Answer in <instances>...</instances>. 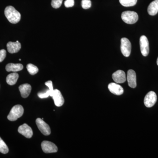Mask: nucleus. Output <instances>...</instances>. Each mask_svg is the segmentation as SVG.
<instances>
[{
  "instance_id": "nucleus-3",
  "label": "nucleus",
  "mask_w": 158,
  "mask_h": 158,
  "mask_svg": "<svg viewBox=\"0 0 158 158\" xmlns=\"http://www.w3.org/2000/svg\"><path fill=\"white\" fill-rule=\"evenodd\" d=\"M23 113L24 109L22 106L20 105H15L11 109L7 118L10 121H15L21 117Z\"/></svg>"
},
{
  "instance_id": "nucleus-7",
  "label": "nucleus",
  "mask_w": 158,
  "mask_h": 158,
  "mask_svg": "<svg viewBox=\"0 0 158 158\" xmlns=\"http://www.w3.org/2000/svg\"><path fill=\"white\" fill-rule=\"evenodd\" d=\"M140 45L141 54L144 56H147L149 52V42L147 37L144 35L140 37Z\"/></svg>"
},
{
  "instance_id": "nucleus-12",
  "label": "nucleus",
  "mask_w": 158,
  "mask_h": 158,
  "mask_svg": "<svg viewBox=\"0 0 158 158\" xmlns=\"http://www.w3.org/2000/svg\"><path fill=\"white\" fill-rule=\"evenodd\" d=\"M127 81L129 86L131 88H135L137 86V79L135 72L132 69L128 71Z\"/></svg>"
},
{
  "instance_id": "nucleus-26",
  "label": "nucleus",
  "mask_w": 158,
  "mask_h": 158,
  "mask_svg": "<svg viewBox=\"0 0 158 158\" xmlns=\"http://www.w3.org/2000/svg\"><path fill=\"white\" fill-rule=\"evenodd\" d=\"M45 85L48 87L49 89L51 92H52V95H51V97H52L54 90L53 87L52 82L51 81H48L45 82Z\"/></svg>"
},
{
  "instance_id": "nucleus-17",
  "label": "nucleus",
  "mask_w": 158,
  "mask_h": 158,
  "mask_svg": "<svg viewBox=\"0 0 158 158\" xmlns=\"http://www.w3.org/2000/svg\"><path fill=\"white\" fill-rule=\"evenodd\" d=\"M6 69L7 72H16L22 70L23 69V66L22 64L20 63H17V64L9 63L6 65Z\"/></svg>"
},
{
  "instance_id": "nucleus-25",
  "label": "nucleus",
  "mask_w": 158,
  "mask_h": 158,
  "mask_svg": "<svg viewBox=\"0 0 158 158\" xmlns=\"http://www.w3.org/2000/svg\"><path fill=\"white\" fill-rule=\"evenodd\" d=\"M64 5L66 8L73 7L74 5V0H66L64 2Z\"/></svg>"
},
{
  "instance_id": "nucleus-24",
  "label": "nucleus",
  "mask_w": 158,
  "mask_h": 158,
  "mask_svg": "<svg viewBox=\"0 0 158 158\" xmlns=\"http://www.w3.org/2000/svg\"><path fill=\"white\" fill-rule=\"evenodd\" d=\"M82 8L85 9H89L91 6V2L90 0H82L81 2Z\"/></svg>"
},
{
  "instance_id": "nucleus-8",
  "label": "nucleus",
  "mask_w": 158,
  "mask_h": 158,
  "mask_svg": "<svg viewBox=\"0 0 158 158\" xmlns=\"http://www.w3.org/2000/svg\"><path fill=\"white\" fill-rule=\"evenodd\" d=\"M41 148L44 152L45 153L56 152L58 151V148L56 145L50 141H43L41 143Z\"/></svg>"
},
{
  "instance_id": "nucleus-14",
  "label": "nucleus",
  "mask_w": 158,
  "mask_h": 158,
  "mask_svg": "<svg viewBox=\"0 0 158 158\" xmlns=\"http://www.w3.org/2000/svg\"><path fill=\"white\" fill-rule=\"evenodd\" d=\"M7 49L10 53L13 54L19 52L21 48V44L19 42H9L7 44Z\"/></svg>"
},
{
  "instance_id": "nucleus-1",
  "label": "nucleus",
  "mask_w": 158,
  "mask_h": 158,
  "mask_svg": "<svg viewBox=\"0 0 158 158\" xmlns=\"http://www.w3.org/2000/svg\"><path fill=\"white\" fill-rule=\"evenodd\" d=\"M5 14L9 22L16 24L21 19L20 13L12 6H7L5 10Z\"/></svg>"
},
{
  "instance_id": "nucleus-28",
  "label": "nucleus",
  "mask_w": 158,
  "mask_h": 158,
  "mask_svg": "<svg viewBox=\"0 0 158 158\" xmlns=\"http://www.w3.org/2000/svg\"><path fill=\"white\" fill-rule=\"evenodd\" d=\"M157 65H158V57L157 59Z\"/></svg>"
},
{
  "instance_id": "nucleus-16",
  "label": "nucleus",
  "mask_w": 158,
  "mask_h": 158,
  "mask_svg": "<svg viewBox=\"0 0 158 158\" xmlns=\"http://www.w3.org/2000/svg\"><path fill=\"white\" fill-rule=\"evenodd\" d=\"M148 12L150 15H156L158 12V0H155L150 4L148 8Z\"/></svg>"
},
{
  "instance_id": "nucleus-5",
  "label": "nucleus",
  "mask_w": 158,
  "mask_h": 158,
  "mask_svg": "<svg viewBox=\"0 0 158 158\" xmlns=\"http://www.w3.org/2000/svg\"><path fill=\"white\" fill-rule=\"evenodd\" d=\"M36 123L38 129L44 135L48 136L50 135V127L47 123L44 121L43 119L39 118H37L36 119Z\"/></svg>"
},
{
  "instance_id": "nucleus-20",
  "label": "nucleus",
  "mask_w": 158,
  "mask_h": 158,
  "mask_svg": "<svg viewBox=\"0 0 158 158\" xmlns=\"http://www.w3.org/2000/svg\"><path fill=\"white\" fill-rule=\"evenodd\" d=\"M27 68L29 73L32 75L36 74L39 71V69L37 68V66L33 65V64H31V63H30V64L27 65Z\"/></svg>"
},
{
  "instance_id": "nucleus-9",
  "label": "nucleus",
  "mask_w": 158,
  "mask_h": 158,
  "mask_svg": "<svg viewBox=\"0 0 158 158\" xmlns=\"http://www.w3.org/2000/svg\"><path fill=\"white\" fill-rule=\"evenodd\" d=\"M55 104L57 107H60L64 104V99L60 91L58 89L54 90L52 96Z\"/></svg>"
},
{
  "instance_id": "nucleus-22",
  "label": "nucleus",
  "mask_w": 158,
  "mask_h": 158,
  "mask_svg": "<svg viewBox=\"0 0 158 158\" xmlns=\"http://www.w3.org/2000/svg\"><path fill=\"white\" fill-rule=\"evenodd\" d=\"M38 96L40 98H48L49 96H51L52 95V92L49 90H47L45 92H39L38 93Z\"/></svg>"
},
{
  "instance_id": "nucleus-10",
  "label": "nucleus",
  "mask_w": 158,
  "mask_h": 158,
  "mask_svg": "<svg viewBox=\"0 0 158 158\" xmlns=\"http://www.w3.org/2000/svg\"><path fill=\"white\" fill-rule=\"evenodd\" d=\"M18 132L23 136L27 138H31L33 136L32 128L26 123L20 126L18 128Z\"/></svg>"
},
{
  "instance_id": "nucleus-11",
  "label": "nucleus",
  "mask_w": 158,
  "mask_h": 158,
  "mask_svg": "<svg viewBox=\"0 0 158 158\" xmlns=\"http://www.w3.org/2000/svg\"><path fill=\"white\" fill-rule=\"evenodd\" d=\"M112 77L114 81L117 84H122L126 81V76L123 71H116L112 75Z\"/></svg>"
},
{
  "instance_id": "nucleus-19",
  "label": "nucleus",
  "mask_w": 158,
  "mask_h": 158,
  "mask_svg": "<svg viewBox=\"0 0 158 158\" xmlns=\"http://www.w3.org/2000/svg\"><path fill=\"white\" fill-rule=\"evenodd\" d=\"M138 0H119V3L124 7H131L135 6Z\"/></svg>"
},
{
  "instance_id": "nucleus-27",
  "label": "nucleus",
  "mask_w": 158,
  "mask_h": 158,
  "mask_svg": "<svg viewBox=\"0 0 158 158\" xmlns=\"http://www.w3.org/2000/svg\"><path fill=\"white\" fill-rule=\"evenodd\" d=\"M6 52L5 49L0 50V62H3V60L6 58Z\"/></svg>"
},
{
  "instance_id": "nucleus-6",
  "label": "nucleus",
  "mask_w": 158,
  "mask_h": 158,
  "mask_svg": "<svg viewBox=\"0 0 158 158\" xmlns=\"http://www.w3.org/2000/svg\"><path fill=\"white\" fill-rule=\"evenodd\" d=\"M157 101V95L154 91H150L145 95L144 98V104L148 108L152 107Z\"/></svg>"
},
{
  "instance_id": "nucleus-13",
  "label": "nucleus",
  "mask_w": 158,
  "mask_h": 158,
  "mask_svg": "<svg viewBox=\"0 0 158 158\" xmlns=\"http://www.w3.org/2000/svg\"><path fill=\"white\" fill-rule=\"evenodd\" d=\"M108 89L111 93L116 95H120L124 92L123 88L120 85L115 83H111L108 85Z\"/></svg>"
},
{
  "instance_id": "nucleus-29",
  "label": "nucleus",
  "mask_w": 158,
  "mask_h": 158,
  "mask_svg": "<svg viewBox=\"0 0 158 158\" xmlns=\"http://www.w3.org/2000/svg\"><path fill=\"white\" fill-rule=\"evenodd\" d=\"M19 61H21V59H19Z\"/></svg>"
},
{
  "instance_id": "nucleus-2",
  "label": "nucleus",
  "mask_w": 158,
  "mask_h": 158,
  "mask_svg": "<svg viewBox=\"0 0 158 158\" xmlns=\"http://www.w3.org/2000/svg\"><path fill=\"white\" fill-rule=\"evenodd\" d=\"M121 18L123 21L126 23L133 24L138 21V15L135 11H125L122 13Z\"/></svg>"
},
{
  "instance_id": "nucleus-4",
  "label": "nucleus",
  "mask_w": 158,
  "mask_h": 158,
  "mask_svg": "<svg viewBox=\"0 0 158 158\" xmlns=\"http://www.w3.org/2000/svg\"><path fill=\"white\" fill-rule=\"evenodd\" d=\"M120 49L122 53L125 57L129 56L131 50V44L127 38L123 37L121 39Z\"/></svg>"
},
{
  "instance_id": "nucleus-15",
  "label": "nucleus",
  "mask_w": 158,
  "mask_h": 158,
  "mask_svg": "<svg viewBox=\"0 0 158 158\" xmlns=\"http://www.w3.org/2000/svg\"><path fill=\"white\" fill-rule=\"evenodd\" d=\"M19 90L23 98H27L29 96L31 91V85L28 84H23L19 86Z\"/></svg>"
},
{
  "instance_id": "nucleus-23",
  "label": "nucleus",
  "mask_w": 158,
  "mask_h": 158,
  "mask_svg": "<svg viewBox=\"0 0 158 158\" xmlns=\"http://www.w3.org/2000/svg\"><path fill=\"white\" fill-rule=\"evenodd\" d=\"M63 0H52L51 5L54 9H58L62 5Z\"/></svg>"
},
{
  "instance_id": "nucleus-18",
  "label": "nucleus",
  "mask_w": 158,
  "mask_h": 158,
  "mask_svg": "<svg viewBox=\"0 0 158 158\" xmlns=\"http://www.w3.org/2000/svg\"><path fill=\"white\" fill-rule=\"evenodd\" d=\"M19 74L16 73L9 74L6 77V82L8 85H13L16 84L19 78Z\"/></svg>"
},
{
  "instance_id": "nucleus-21",
  "label": "nucleus",
  "mask_w": 158,
  "mask_h": 158,
  "mask_svg": "<svg viewBox=\"0 0 158 158\" xmlns=\"http://www.w3.org/2000/svg\"><path fill=\"white\" fill-rule=\"evenodd\" d=\"M9 151V148L0 137V152L5 154L8 153Z\"/></svg>"
}]
</instances>
